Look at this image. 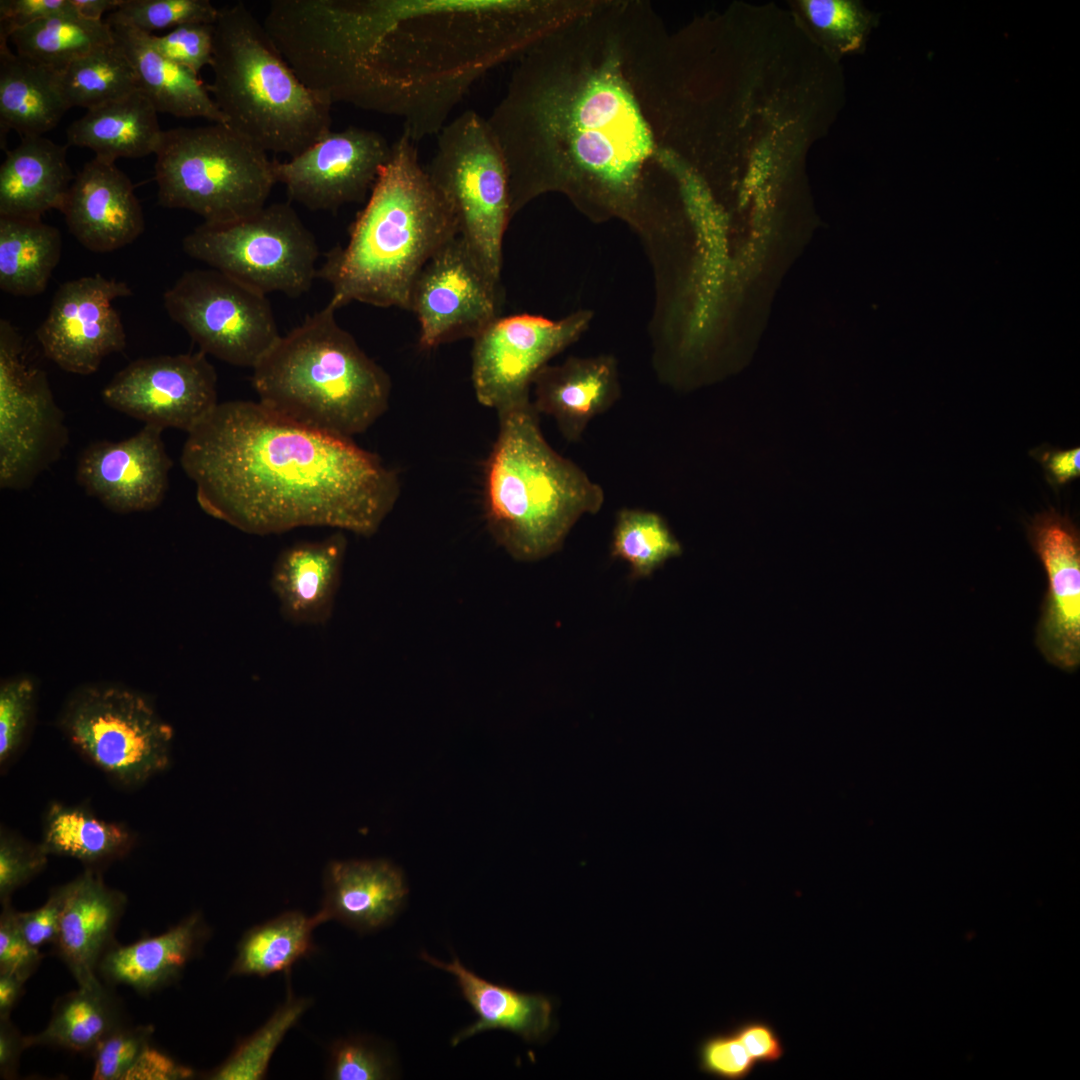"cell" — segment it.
Wrapping results in <instances>:
<instances>
[{"label":"cell","instance_id":"6da1fadb","mask_svg":"<svg viewBox=\"0 0 1080 1080\" xmlns=\"http://www.w3.org/2000/svg\"><path fill=\"white\" fill-rule=\"evenodd\" d=\"M663 27L641 1H592L524 50L487 118L512 217L561 192L633 217L666 170L657 59Z\"/></svg>","mask_w":1080,"mask_h":1080},{"label":"cell","instance_id":"7a4b0ae2","mask_svg":"<svg viewBox=\"0 0 1080 1080\" xmlns=\"http://www.w3.org/2000/svg\"><path fill=\"white\" fill-rule=\"evenodd\" d=\"M580 0H281L269 35L331 103L436 135L483 75L580 13Z\"/></svg>","mask_w":1080,"mask_h":1080},{"label":"cell","instance_id":"3957f363","mask_svg":"<svg viewBox=\"0 0 1080 1080\" xmlns=\"http://www.w3.org/2000/svg\"><path fill=\"white\" fill-rule=\"evenodd\" d=\"M180 463L205 513L255 535L325 526L369 537L400 495L376 454L259 401L219 403L188 433Z\"/></svg>","mask_w":1080,"mask_h":1080},{"label":"cell","instance_id":"277c9868","mask_svg":"<svg viewBox=\"0 0 1080 1080\" xmlns=\"http://www.w3.org/2000/svg\"><path fill=\"white\" fill-rule=\"evenodd\" d=\"M459 235L453 211L420 163L406 134L392 143L348 242L326 254L317 277L337 309L351 302L410 308L413 284L428 260Z\"/></svg>","mask_w":1080,"mask_h":1080},{"label":"cell","instance_id":"5b68a950","mask_svg":"<svg viewBox=\"0 0 1080 1080\" xmlns=\"http://www.w3.org/2000/svg\"><path fill=\"white\" fill-rule=\"evenodd\" d=\"M499 429L484 470V514L495 542L513 559L557 552L585 514L604 504L602 487L556 452L531 400L497 412Z\"/></svg>","mask_w":1080,"mask_h":1080},{"label":"cell","instance_id":"8992f818","mask_svg":"<svg viewBox=\"0 0 1080 1080\" xmlns=\"http://www.w3.org/2000/svg\"><path fill=\"white\" fill-rule=\"evenodd\" d=\"M328 303L252 368L259 402L300 425L350 438L388 409L391 380L337 322Z\"/></svg>","mask_w":1080,"mask_h":1080},{"label":"cell","instance_id":"52a82bcc","mask_svg":"<svg viewBox=\"0 0 1080 1080\" xmlns=\"http://www.w3.org/2000/svg\"><path fill=\"white\" fill-rule=\"evenodd\" d=\"M209 93L225 125L265 152L293 158L331 131L332 104L303 84L238 2L214 24Z\"/></svg>","mask_w":1080,"mask_h":1080},{"label":"cell","instance_id":"ba28073f","mask_svg":"<svg viewBox=\"0 0 1080 1080\" xmlns=\"http://www.w3.org/2000/svg\"><path fill=\"white\" fill-rule=\"evenodd\" d=\"M155 156L159 204L206 223L262 209L277 183L275 160L222 123L165 130Z\"/></svg>","mask_w":1080,"mask_h":1080},{"label":"cell","instance_id":"9c48e42d","mask_svg":"<svg viewBox=\"0 0 1080 1080\" xmlns=\"http://www.w3.org/2000/svg\"><path fill=\"white\" fill-rule=\"evenodd\" d=\"M425 168L451 207L459 236L500 281L503 238L512 214L506 163L487 118L466 110L447 122Z\"/></svg>","mask_w":1080,"mask_h":1080},{"label":"cell","instance_id":"30bf717a","mask_svg":"<svg viewBox=\"0 0 1080 1080\" xmlns=\"http://www.w3.org/2000/svg\"><path fill=\"white\" fill-rule=\"evenodd\" d=\"M182 248L191 258L264 295L298 297L317 278L316 239L285 202L267 204L228 222H203L184 237Z\"/></svg>","mask_w":1080,"mask_h":1080},{"label":"cell","instance_id":"8fae6325","mask_svg":"<svg viewBox=\"0 0 1080 1080\" xmlns=\"http://www.w3.org/2000/svg\"><path fill=\"white\" fill-rule=\"evenodd\" d=\"M58 724L80 754L124 786H140L170 764L173 728L134 690L108 684L79 688Z\"/></svg>","mask_w":1080,"mask_h":1080},{"label":"cell","instance_id":"7c38bea8","mask_svg":"<svg viewBox=\"0 0 1080 1080\" xmlns=\"http://www.w3.org/2000/svg\"><path fill=\"white\" fill-rule=\"evenodd\" d=\"M200 351L253 368L281 337L266 295L213 268L185 271L163 294Z\"/></svg>","mask_w":1080,"mask_h":1080},{"label":"cell","instance_id":"4fadbf2b","mask_svg":"<svg viewBox=\"0 0 1080 1080\" xmlns=\"http://www.w3.org/2000/svg\"><path fill=\"white\" fill-rule=\"evenodd\" d=\"M69 441L47 376L26 358L23 340L0 320V487L29 488Z\"/></svg>","mask_w":1080,"mask_h":1080},{"label":"cell","instance_id":"5bb4252c","mask_svg":"<svg viewBox=\"0 0 1080 1080\" xmlns=\"http://www.w3.org/2000/svg\"><path fill=\"white\" fill-rule=\"evenodd\" d=\"M589 319L584 312L557 321L530 314L497 318L472 339L477 401L497 412L530 401L536 374L576 341Z\"/></svg>","mask_w":1080,"mask_h":1080},{"label":"cell","instance_id":"9a60e30c","mask_svg":"<svg viewBox=\"0 0 1080 1080\" xmlns=\"http://www.w3.org/2000/svg\"><path fill=\"white\" fill-rule=\"evenodd\" d=\"M502 290L458 235L444 244L416 278L410 308L419 322V345L430 350L474 339L500 317Z\"/></svg>","mask_w":1080,"mask_h":1080},{"label":"cell","instance_id":"2e32d148","mask_svg":"<svg viewBox=\"0 0 1080 1080\" xmlns=\"http://www.w3.org/2000/svg\"><path fill=\"white\" fill-rule=\"evenodd\" d=\"M102 398L145 424L190 433L219 404L217 374L202 351L139 358L115 374Z\"/></svg>","mask_w":1080,"mask_h":1080},{"label":"cell","instance_id":"e0dca14e","mask_svg":"<svg viewBox=\"0 0 1080 1080\" xmlns=\"http://www.w3.org/2000/svg\"><path fill=\"white\" fill-rule=\"evenodd\" d=\"M391 152L392 144L374 130H331L299 155L275 161L277 183L307 209L336 211L369 197Z\"/></svg>","mask_w":1080,"mask_h":1080},{"label":"cell","instance_id":"ac0fdd59","mask_svg":"<svg viewBox=\"0 0 1080 1080\" xmlns=\"http://www.w3.org/2000/svg\"><path fill=\"white\" fill-rule=\"evenodd\" d=\"M130 295L127 283L101 274L61 284L36 331L45 356L66 372H96L105 357L126 347L124 325L113 301Z\"/></svg>","mask_w":1080,"mask_h":1080},{"label":"cell","instance_id":"d6986e66","mask_svg":"<svg viewBox=\"0 0 1080 1080\" xmlns=\"http://www.w3.org/2000/svg\"><path fill=\"white\" fill-rule=\"evenodd\" d=\"M1028 539L1047 576V591L1036 628V645L1052 665L1075 670L1080 663V536L1054 509L1037 514Z\"/></svg>","mask_w":1080,"mask_h":1080},{"label":"cell","instance_id":"ffe728a7","mask_svg":"<svg viewBox=\"0 0 1080 1080\" xmlns=\"http://www.w3.org/2000/svg\"><path fill=\"white\" fill-rule=\"evenodd\" d=\"M145 424L121 441H96L80 454L76 481L91 497L116 513L150 511L168 490L173 465L161 434Z\"/></svg>","mask_w":1080,"mask_h":1080},{"label":"cell","instance_id":"44dd1931","mask_svg":"<svg viewBox=\"0 0 1080 1080\" xmlns=\"http://www.w3.org/2000/svg\"><path fill=\"white\" fill-rule=\"evenodd\" d=\"M60 212L76 240L95 253L120 249L144 231L131 180L115 163L96 157L74 177Z\"/></svg>","mask_w":1080,"mask_h":1080},{"label":"cell","instance_id":"7402d4cb","mask_svg":"<svg viewBox=\"0 0 1080 1080\" xmlns=\"http://www.w3.org/2000/svg\"><path fill=\"white\" fill-rule=\"evenodd\" d=\"M62 890L56 949L78 987L95 985L100 982L98 967L111 948L125 910L126 896L108 887L102 876L92 869L62 885Z\"/></svg>","mask_w":1080,"mask_h":1080},{"label":"cell","instance_id":"603a6c76","mask_svg":"<svg viewBox=\"0 0 1080 1080\" xmlns=\"http://www.w3.org/2000/svg\"><path fill=\"white\" fill-rule=\"evenodd\" d=\"M347 539L341 530L318 541H301L276 558L270 587L280 613L298 625L319 626L332 617L342 578Z\"/></svg>","mask_w":1080,"mask_h":1080},{"label":"cell","instance_id":"cb8c5ba5","mask_svg":"<svg viewBox=\"0 0 1080 1080\" xmlns=\"http://www.w3.org/2000/svg\"><path fill=\"white\" fill-rule=\"evenodd\" d=\"M532 405L554 419L568 442H578L588 424L620 396L617 365L610 356L570 357L545 365L535 376Z\"/></svg>","mask_w":1080,"mask_h":1080},{"label":"cell","instance_id":"d4e9b609","mask_svg":"<svg viewBox=\"0 0 1080 1080\" xmlns=\"http://www.w3.org/2000/svg\"><path fill=\"white\" fill-rule=\"evenodd\" d=\"M67 148L29 136L6 151L0 166V217L42 219L51 209L61 211L75 177Z\"/></svg>","mask_w":1080,"mask_h":1080},{"label":"cell","instance_id":"484cf974","mask_svg":"<svg viewBox=\"0 0 1080 1080\" xmlns=\"http://www.w3.org/2000/svg\"><path fill=\"white\" fill-rule=\"evenodd\" d=\"M322 908L327 921L373 930L398 912L407 887L401 871L385 860L332 861L324 875Z\"/></svg>","mask_w":1080,"mask_h":1080},{"label":"cell","instance_id":"4316f807","mask_svg":"<svg viewBox=\"0 0 1080 1080\" xmlns=\"http://www.w3.org/2000/svg\"><path fill=\"white\" fill-rule=\"evenodd\" d=\"M105 21L134 69L139 90L157 112L225 124L207 85L198 74L160 54L149 33L117 21Z\"/></svg>","mask_w":1080,"mask_h":1080},{"label":"cell","instance_id":"83f0119b","mask_svg":"<svg viewBox=\"0 0 1080 1080\" xmlns=\"http://www.w3.org/2000/svg\"><path fill=\"white\" fill-rule=\"evenodd\" d=\"M207 934L202 916L193 913L158 936L111 947L102 957L98 972L110 983L149 993L179 978Z\"/></svg>","mask_w":1080,"mask_h":1080},{"label":"cell","instance_id":"f1b7e54d","mask_svg":"<svg viewBox=\"0 0 1080 1080\" xmlns=\"http://www.w3.org/2000/svg\"><path fill=\"white\" fill-rule=\"evenodd\" d=\"M157 113L137 90L86 110L67 128V145L88 148L96 158L111 163L119 158L155 155L163 133Z\"/></svg>","mask_w":1080,"mask_h":1080},{"label":"cell","instance_id":"f546056e","mask_svg":"<svg viewBox=\"0 0 1080 1080\" xmlns=\"http://www.w3.org/2000/svg\"><path fill=\"white\" fill-rule=\"evenodd\" d=\"M0 38V141L6 148L10 130L21 138L42 136L70 108L61 93L57 72L11 51Z\"/></svg>","mask_w":1080,"mask_h":1080},{"label":"cell","instance_id":"4dcf8cb0","mask_svg":"<svg viewBox=\"0 0 1080 1080\" xmlns=\"http://www.w3.org/2000/svg\"><path fill=\"white\" fill-rule=\"evenodd\" d=\"M421 958L452 974L463 997L478 1015L473 1024L452 1038L453 1046L475 1034L494 1029L513 1032L526 1040H535L549 1031L552 1005L545 996L490 983L467 969L457 958L445 963L424 952Z\"/></svg>","mask_w":1080,"mask_h":1080},{"label":"cell","instance_id":"1f68e13d","mask_svg":"<svg viewBox=\"0 0 1080 1080\" xmlns=\"http://www.w3.org/2000/svg\"><path fill=\"white\" fill-rule=\"evenodd\" d=\"M59 230L42 219L0 217V288L31 297L47 287L60 261Z\"/></svg>","mask_w":1080,"mask_h":1080},{"label":"cell","instance_id":"d6a6232c","mask_svg":"<svg viewBox=\"0 0 1080 1080\" xmlns=\"http://www.w3.org/2000/svg\"><path fill=\"white\" fill-rule=\"evenodd\" d=\"M134 842L124 824L105 821L84 806L52 802L45 812L40 844L48 855L98 864L125 856Z\"/></svg>","mask_w":1080,"mask_h":1080},{"label":"cell","instance_id":"836d02e7","mask_svg":"<svg viewBox=\"0 0 1080 1080\" xmlns=\"http://www.w3.org/2000/svg\"><path fill=\"white\" fill-rule=\"evenodd\" d=\"M327 919L288 911L252 927L240 939L229 975L265 977L287 971L314 950V929Z\"/></svg>","mask_w":1080,"mask_h":1080},{"label":"cell","instance_id":"e575fe53","mask_svg":"<svg viewBox=\"0 0 1080 1080\" xmlns=\"http://www.w3.org/2000/svg\"><path fill=\"white\" fill-rule=\"evenodd\" d=\"M114 998L101 982L78 987L55 1003L46 1028L26 1037L28 1047L50 1045L72 1051L94 1050L111 1032L121 1027Z\"/></svg>","mask_w":1080,"mask_h":1080},{"label":"cell","instance_id":"d590c367","mask_svg":"<svg viewBox=\"0 0 1080 1080\" xmlns=\"http://www.w3.org/2000/svg\"><path fill=\"white\" fill-rule=\"evenodd\" d=\"M114 40L109 24L78 15H59L15 31L9 38L16 53L56 72L75 59Z\"/></svg>","mask_w":1080,"mask_h":1080},{"label":"cell","instance_id":"8d00e7d4","mask_svg":"<svg viewBox=\"0 0 1080 1080\" xmlns=\"http://www.w3.org/2000/svg\"><path fill=\"white\" fill-rule=\"evenodd\" d=\"M57 77L69 108L88 110L139 90L134 69L115 40L75 59Z\"/></svg>","mask_w":1080,"mask_h":1080},{"label":"cell","instance_id":"74e56055","mask_svg":"<svg viewBox=\"0 0 1080 1080\" xmlns=\"http://www.w3.org/2000/svg\"><path fill=\"white\" fill-rule=\"evenodd\" d=\"M611 554L629 565L632 578H644L680 556L682 546L658 513L622 508L616 515Z\"/></svg>","mask_w":1080,"mask_h":1080},{"label":"cell","instance_id":"f35d334b","mask_svg":"<svg viewBox=\"0 0 1080 1080\" xmlns=\"http://www.w3.org/2000/svg\"><path fill=\"white\" fill-rule=\"evenodd\" d=\"M310 1006L307 998L288 996L270 1019L244 1039L218 1068L213 1080H258L266 1075L270 1059L287 1032Z\"/></svg>","mask_w":1080,"mask_h":1080},{"label":"cell","instance_id":"ab89813d","mask_svg":"<svg viewBox=\"0 0 1080 1080\" xmlns=\"http://www.w3.org/2000/svg\"><path fill=\"white\" fill-rule=\"evenodd\" d=\"M218 15L209 0H121L106 19L152 34L186 24H215Z\"/></svg>","mask_w":1080,"mask_h":1080},{"label":"cell","instance_id":"60d3db41","mask_svg":"<svg viewBox=\"0 0 1080 1080\" xmlns=\"http://www.w3.org/2000/svg\"><path fill=\"white\" fill-rule=\"evenodd\" d=\"M36 700L34 682L25 676L5 680L0 686V764L6 765L19 751L32 722Z\"/></svg>","mask_w":1080,"mask_h":1080},{"label":"cell","instance_id":"b9f144b4","mask_svg":"<svg viewBox=\"0 0 1080 1080\" xmlns=\"http://www.w3.org/2000/svg\"><path fill=\"white\" fill-rule=\"evenodd\" d=\"M801 5L811 25L842 50L861 44L868 19L858 5L840 0H807Z\"/></svg>","mask_w":1080,"mask_h":1080},{"label":"cell","instance_id":"7bdbcfd3","mask_svg":"<svg viewBox=\"0 0 1080 1080\" xmlns=\"http://www.w3.org/2000/svg\"><path fill=\"white\" fill-rule=\"evenodd\" d=\"M153 1026L119 1027L93 1050L95 1080L125 1079L143 1052L150 1046Z\"/></svg>","mask_w":1080,"mask_h":1080},{"label":"cell","instance_id":"ee69618b","mask_svg":"<svg viewBox=\"0 0 1080 1080\" xmlns=\"http://www.w3.org/2000/svg\"><path fill=\"white\" fill-rule=\"evenodd\" d=\"M48 854L41 844H33L1 827L0 831V900L10 903L12 894L39 874Z\"/></svg>","mask_w":1080,"mask_h":1080},{"label":"cell","instance_id":"f6af8a7d","mask_svg":"<svg viewBox=\"0 0 1080 1080\" xmlns=\"http://www.w3.org/2000/svg\"><path fill=\"white\" fill-rule=\"evenodd\" d=\"M391 1070L389 1057L365 1039L340 1040L331 1048L328 1069L331 1079H387L391 1076Z\"/></svg>","mask_w":1080,"mask_h":1080},{"label":"cell","instance_id":"bcb514c9","mask_svg":"<svg viewBox=\"0 0 1080 1080\" xmlns=\"http://www.w3.org/2000/svg\"><path fill=\"white\" fill-rule=\"evenodd\" d=\"M150 37L160 54L196 74L212 64L214 24H186Z\"/></svg>","mask_w":1080,"mask_h":1080},{"label":"cell","instance_id":"7dc6e473","mask_svg":"<svg viewBox=\"0 0 1080 1080\" xmlns=\"http://www.w3.org/2000/svg\"><path fill=\"white\" fill-rule=\"evenodd\" d=\"M698 1058L701 1071L725 1080L745 1079L756 1066L733 1029L705 1038L699 1046Z\"/></svg>","mask_w":1080,"mask_h":1080},{"label":"cell","instance_id":"c3c4849f","mask_svg":"<svg viewBox=\"0 0 1080 1080\" xmlns=\"http://www.w3.org/2000/svg\"><path fill=\"white\" fill-rule=\"evenodd\" d=\"M15 910L3 905L0 916V973L14 974L25 981L36 971L43 954L30 945L20 932Z\"/></svg>","mask_w":1080,"mask_h":1080},{"label":"cell","instance_id":"681fc988","mask_svg":"<svg viewBox=\"0 0 1080 1080\" xmlns=\"http://www.w3.org/2000/svg\"><path fill=\"white\" fill-rule=\"evenodd\" d=\"M59 15H77L71 0H1L0 38L9 40L15 31Z\"/></svg>","mask_w":1080,"mask_h":1080},{"label":"cell","instance_id":"f907efd6","mask_svg":"<svg viewBox=\"0 0 1080 1080\" xmlns=\"http://www.w3.org/2000/svg\"><path fill=\"white\" fill-rule=\"evenodd\" d=\"M63 903L62 886L53 890L41 907L27 912H14L16 924L27 940L35 948L44 944L55 945L60 926Z\"/></svg>","mask_w":1080,"mask_h":1080},{"label":"cell","instance_id":"816d5d0a","mask_svg":"<svg viewBox=\"0 0 1080 1080\" xmlns=\"http://www.w3.org/2000/svg\"><path fill=\"white\" fill-rule=\"evenodd\" d=\"M733 1030L756 1065L774 1064L784 1056L783 1042L775 1028L767 1021L748 1020Z\"/></svg>","mask_w":1080,"mask_h":1080},{"label":"cell","instance_id":"f5cc1de1","mask_svg":"<svg viewBox=\"0 0 1080 1080\" xmlns=\"http://www.w3.org/2000/svg\"><path fill=\"white\" fill-rule=\"evenodd\" d=\"M192 1075L193 1071L189 1067L149 1046L128 1071L125 1080H176L188 1079Z\"/></svg>","mask_w":1080,"mask_h":1080},{"label":"cell","instance_id":"db71d44e","mask_svg":"<svg viewBox=\"0 0 1080 1080\" xmlns=\"http://www.w3.org/2000/svg\"><path fill=\"white\" fill-rule=\"evenodd\" d=\"M1039 459L1051 485H1063L1080 476V448L1070 450L1052 449L1040 454Z\"/></svg>","mask_w":1080,"mask_h":1080},{"label":"cell","instance_id":"11a10c76","mask_svg":"<svg viewBox=\"0 0 1080 1080\" xmlns=\"http://www.w3.org/2000/svg\"><path fill=\"white\" fill-rule=\"evenodd\" d=\"M26 1037L22 1036L12 1024L10 1018H0V1075L1 1078H14L21 1053L27 1048Z\"/></svg>","mask_w":1080,"mask_h":1080},{"label":"cell","instance_id":"9f6ffc18","mask_svg":"<svg viewBox=\"0 0 1080 1080\" xmlns=\"http://www.w3.org/2000/svg\"><path fill=\"white\" fill-rule=\"evenodd\" d=\"M25 982L17 975L0 973V1018H10L22 994Z\"/></svg>","mask_w":1080,"mask_h":1080},{"label":"cell","instance_id":"6f0895ef","mask_svg":"<svg viewBox=\"0 0 1080 1080\" xmlns=\"http://www.w3.org/2000/svg\"><path fill=\"white\" fill-rule=\"evenodd\" d=\"M77 15L90 21H102L106 12L112 13L121 4V0H71Z\"/></svg>","mask_w":1080,"mask_h":1080},{"label":"cell","instance_id":"680465c9","mask_svg":"<svg viewBox=\"0 0 1080 1080\" xmlns=\"http://www.w3.org/2000/svg\"><path fill=\"white\" fill-rule=\"evenodd\" d=\"M668 45H669V42H668ZM668 58H669V51H668ZM668 62H669V65H670V60L669 59H668ZM669 68H671V65L669 66Z\"/></svg>","mask_w":1080,"mask_h":1080}]
</instances>
